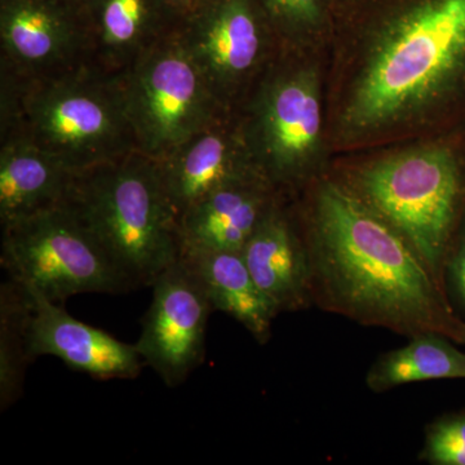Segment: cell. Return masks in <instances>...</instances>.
<instances>
[{"instance_id": "11", "label": "cell", "mask_w": 465, "mask_h": 465, "mask_svg": "<svg viewBox=\"0 0 465 465\" xmlns=\"http://www.w3.org/2000/svg\"><path fill=\"white\" fill-rule=\"evenodd\" d=\"M152 287V302L134 345L145 365L168 388H176L203 363L208 318L215 309L200 277L182 256Z\"/></svg>"}, {"instance_id": "8", "label": "cell", "mask_w": 465, "mask_h": 465, "mask_svg": "<svg viewBox=\"0 0 465 465\" xmlns=\"http://www.w3.org/2000/svg\"><path fill=\"white\" fill-rule=\"evenodd\" d=\"M0 260L8 278L58 304L134 290L67 201L2 228Z\"/></svg>"}, {"instance_id": "5", "label": "cell", "mask_w": 465, "mask_h": 465, "mask_svg": "<svg viewBox=\"0 0 465 465\" xmlns=\"http://www.w3.org/2000/svg\"><path fill=\"white\" fill-rule=\"evenodd\" d=\"M16 85V110L2 139L24 134L76 173L139 152L122 73H109L92 63L54 78Z\"/></svg>"}, {"instance_id": "7", "label": "cell", "mask_w": 465, "mask_h": 465, "mask_svg": "<svg viewBox=\"0 0 465 465\" xmlns=\"http://www.w3.org/2000/svg\"><path fill=\"white\" fill-rule=\"evenodd\" d=\"M122 76L137 150L157 162L232 113L211 87L180 26L150 45Z\"/></svg>"}, {"instance_id": "22", "label": "cell", "mask_w": 465, "mask_h": 465, "mask_svg": "<svg viewBox=\"0 0 465 465\" xmlns=\"http://www.w3.org/2000/svg\"><path fill=\"white\" fill-rule=\"evenodd\" d=\"M420 459L433 465H465V411L428 425Z\"/></svg>"}, {"instance_id": "18", "label": "cell", "mask_w": 465, "mask_h": 465, "mask_svg": "<svg viewBox=\"0 0 465 465\" xmlns=\"http://www.w3.org/2000/svg\"><path fill=\"white\" fill-rule=\"evenodd\" d=\"M180 256L200 277L213 309L234 318L266 344L280 312L256 284L241 252L180 246Z\"/></svg>"}, {"instance_id": "10", "label": "cell", "mask_w": 465, "mask_h": 465, "mask_svg": "<svg viewBox=\"0 0 465 465\" xmlns=\"http://www.w3.org/2000/svg\"><path fill=\"white\" fill-rule=\"evenodd\" d=\"M2 74L18 85L94 63L81 0H0Z\"/></svg>"}, {"instance_id": "4", "label": "cell", "mask_w": 465, "mask_h": 465, "mask_svg": "<svg viewBox=\"0 0 465 465\" xmlns=\"http://www.w3.org/2000/svg\"><path fill=\"white\" fill-rule=\"evenodd\" d=\"M341 183L399 232L445 289L465 197L454 145L437 140L391 153L356 168Z\"/></svg>"}, {"instance_id": "25", "label": "cell", "mask_w": 465, "mask_h": 465, "mask_svg": "<svg viewBox=\"0 0 465 465\" xmlns=\"http://www.w3.org/2000/svg\"><path fill=\"white\" fill-rule=\"evenodd\" d=\"M333 7H335L336 12H338V17L339 15L341 14L342 11H344L345 8L348 7L349 3H351V0H331Z\"/></svg>"}, {"instance_id": "20", "label": "cell", "mask_w": 465, "mask_h": 465, "mask_svg": "<svg viewBox=\"0 0 465 465\" xmlns=\"http://www.w3.org/2000/svg\"><path fill=\"white\" fill-rule=\"evenodd\" d=\"M32 296L8 278L0 284V411L23 397L30 353Z\"/></svg>"}, {"instance_id": "16", "label": "cell", "mask_w": 465, "mask_h": 465, "mask_svg": "<svg viewBox=\"0 0 465 465\" xmlns=\"http://www.w3.org/2000/svg\"><path fill=\"white\" fill-rule=\"evenodd\" d=\"M76 173L21 134L2 139L0 224L2 228L64 203Z\"/></svg>"}, {"instance_id": "14", "label": "cell", "mask_w": 465, "mask_h": 465, "mask_svg": "<svg viewBox=\"0 0 465 465\" xmlns=\"http://www.w3.org/2000/svg\"><path fill=\"white\" fill-rule=\"evenodd\" d=\"M251 275L280 312L308 308L311 266L302 229L281 195L241 251Z\"/></svg>"}, {"instance_id": "6", "label": "cell", "mask_w": 465, "mask_h": 465, "mask_svg": "<svg viewBox=\"0 0 465 465\" xmlns=\"http://www.w3.org/2000/svg\"><path fill=\"white\" fill-rule=\"evenodd\" d=\"M240 124L253 163L278 192L311 180L324 152L322 84L316 64L282 61L269 66Z\"/></svg>"}, {"instance_id": "1", "label": "cell", "mask_w": 465, "mask_h": 465, "mask_svg": "<svg viewBox=\"0 0 465 465\" xmlns=\"http://www.w3.org/2000/svg\"><path fill=\"white\" fill-rule=\"evenodd\" d=\"M345 34L330 137L354 148L465 122V0H360Z\"/></svg>"}, {"instance_id": "26", "label": "cell", "mask_w": 465, "mask_h": 465, "mask_svg": "<svg viewBox=\"0 0 465 465\" xmlns=\"http://www.w3.org/2000/svg\"><path fill=\"white\" fill-rule=\"evenodd\" d=\"M357 2H360V0H351V3H349L348 7H351V5H354V3H357ZM347 8H345V9H347ZM345 9H344V11H345ZM344 11H342V12H344Z\"/></svg>"}, {"instance_id": "2", "label": "cell", "mask_w": 465, "mask_h": 465, "mask_svg": "<svg viewBox=\"0 0 465 465\" xmlns=\"http://www.w3.org/2000/svg\"><path fill=\"white\" fill-rule=\"evenodd\" d=\"M312 299L324 311L403 336L465 344V322L402 237L344 183L320 180L302 213Z\"/></svg>"}, {"instance_id": "17", "label": "cell", "mask_w": 465, "mask_h": 465, "mask_svg": "<svg viewBox=\"0 0 465 465\" xmlns=\"http://www.w3.org/2000/svg\"><path fill=\"white\" fill-rule=\"evenodd\" d=\"M94 64L124 73L158 39L179 27L163 0H81Z\"/></svg>"}, {"instance_id": "19", "label": "cell", "mask_w": 465, "mask_h": 465, "mask_svg": "<svg viewBox=\"0 0 465 465\" xmlns=\"http://www.w3.org/2000/svg\"><path fill=\"white\" fill-rule=\"evenodd\" d=\"M465 379V353L437 332L412 336L405 347L387 351L366 376L370 391L382 393L410 382Z\"/></svg>"}, {"instance_id": "23", "label": "cell", "mask_w": 465, "mask_h": 465, "mask_svg": "<svg viewBox=\"0 0 465 465\" xmlns=\"http://www.w3.org/2000/svg\"><path fill=\"white\" fill-rule=\"evenodd\" d=\"M446 274L449 275L455 293L465 307V223L459 229L457 240L450 252Z\"/></svg>"}, {"instance_id": "13", "label": "cell", "mask_w": 465, "mask_h": 465, "mask_svg": "<svg viewBox=\"0 0 465 465\" xmlns=\"http://www.w3.org/2000/svg\"><path fill=\"white\" fill-rule=\"evenodd\" d=\"M25 289V287H24ZM30 353L60 358L70 369L94 379H136L145 362L134 344H127L76 320L58 302L32 292Z\"/></svg>"}, {"instance_id": "15", "label": "cell", "mask_w": 465, "mask_h": 465, "mask_svg": "<svg viewBox=\"0 0 465 465\" xmlns=\"http://www.w3.org/2000/svg\"><path fill=\"white\" fill-rule=\"evenodd\" d=\"M282 194L262 176L217 189L180 217V246L241 252Z\"/></svg>"}, {"instance_id": "3", "label": "cell", "mask_w": 465, "mask_h": 465, "mask_svg": "<svg viewBox=\"0 0 465 465\" xmlns=\"http://www.w3.org/2000/svg\"><path fill=\"white\" fill-rule=\"evenodd\" d=\"M66 201L134 289L152 287L179 259L177 217L157 161L143 153L76 173Z\"/></svg>"}, {"instance_id": "24", "label": "cell", "mask_w": 465, "mask_h": 465, "mask_svg": "<svg viewBox=\"0 0 465 465\" xmlns=\"http://www.w3.org/2000/svg\"><path fill=\"white\" fill-rule=\"evenodd\" d=\"M207 2L208 0H163L168 11L179 25H182L186 18L193 16L198 9L203 7Z\"/></svg>"}, {"instance_id": "12", "label": "cell", "mask_w": 465, "mask_h": 465, "mask_svg": "<svg viewBox=\"0 0 465 465\" xmlns=\"http://www.w3.org/2000/svg\"><path fill=\"white\" fill-rule=\"evenodd\" d=\"M234 116V113L224 116L157 162L177 223L189 208L217 189L264 177L251 158L240 118Z\"/></svg>"}, {"instance_id": "9", "label": "cell", "mask_w": 465, "mask_h": 465, "mask_svg": "<svg viewBox=\"0 0 465 465\" xmlns=\"http://www.w3.org/2000/svg\"><path fill=\"white\" fill-rule=\"evenodd\" d=\"M180 32L229 112L271 66L278 43L256 0H208Z\"/></svg>"}, {"instance_id": "21", "label": "cell", "mask_w": 465, "mask_h": 465, "mask_svg": "<svg viewBox=\"0 0 465 465\" xmlns=\"http://www.w3.org/2000/svg\"><path fill=\"white\" fill-rule=\"evenodd\" d=\"M278 43L287 50H307L332 33L338 12L331 0H256Z\"/></svg>"}]
</instances>
